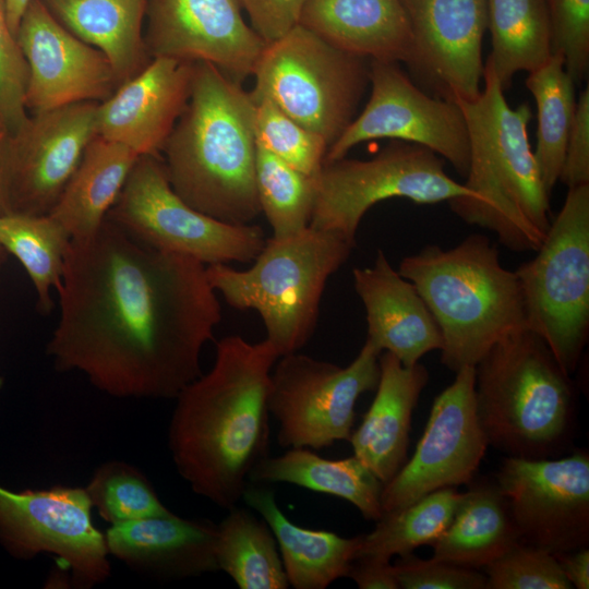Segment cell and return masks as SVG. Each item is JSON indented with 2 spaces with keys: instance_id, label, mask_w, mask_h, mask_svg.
<instances>
[{
  "instance_id": "obj_1",
  "label": "cell",
  "mask_w": 589,
  "mask_h": 589,
  "mask_svg": "<svg viewBox=\"0 0 589 589\" xmlns=\"http://www.w3.org/2000/svg\"><path fill=\"white\" fill-rule=\"evenodd\" d=\"M47 354L117 398L171 399L202 374L221 320L206 265L160 251L106 218L71 239Z\"/></svg>"
},
{
  "instance_id": "obj_2",
  "label": "cell",
  "mask_w": 589,
  "mask_h": 589,
  "mask_svg": "<svg viewBox=\"0 0 589 589\" xmlns=\"http://www.w3.org/2000/svg\"><path fill=\"white\" fill-rule=\"evenodd\" d=\"M278 358L266 339L224 337L211 370L175 398L168 429L173 464L196 494L221 508L236 506L251 470L268 456L267 397Z\"/></svg>"
},
{
  "instance_id": "obj_3",
  "label": "cell",
  "mask_w": 589,
  "mask_h": 589,
  "mask_svg": "<svg viewBox=\"0 0 589 589\" xmlns=\"http://www.w3.org/2000/svg\"><path fill=\"white\" fill-rule=\"evenodd\" d=\"M161 152L173 191L191 207L233 225L260 215L254 101L212 63L195 62L188 105Z\"/></svg>"
},
{
  "instance_id": "obj_4",
  "label": "cell",
  "mask_w": 589,
  "mask_h": 589,
  "mask_svg": "<svg viewBox=\"0 0 589 589\" xmlns=\"http://www.w3.org/2000/svg\"><path fill=\"white\" fill-rule=\"evenodd\" d=\"M469 136L464 185L472 196L448 201L466 224L494 232L513 252H536L551 225L546 191L528 139V104L512 108L486 59L483 88L473 99L457 98Z\"/></svg>"
},
{
  "instance_id": "obj_5",
  "label": "cell",
  "mask_w": 589,
  "mask_h": 589,
  "mask_svg": "<svg viewBox=\"0 0 589 589\" xmlns=\"http://www.w3.org/2000/svg\"><path fill=\"white\" fill-rule=\"evenodd\" d=\"M398 273L411 281L442 334L441 362L474 366L505 336L527 328L519 281L483 235L450 249L429 244L405 256Z\"/></svg>"
},
{
  "instance_id": "obj_6",
  "label": "cell",
  "mask_w": 589,
  "mask_h": 589,
  "mask_svg": "<svg viewBox=\"0 0 589 589\" xmlns=\"http://www.w3.org/2000/svg\"><path fill=\"white\" fill-rule=\"evenodd\" d=\"M476 407L489 446L508 457L550 458L566 444L575 388L546 344L528 328L496 344L474 365Z\"/></svg>"
},
{
  "instance_id": "obj_7",
  "label": "cell",
  "mask_w": 589,
  "mask_h": 589,
  "mask_svg": "<svg viewBox=\"0 0 589 589\" xmlns=\"http://www.w3.org/2000/svg\"><path fill=\"white\" fill-rule=\"evenodd\" d=\"M354 247L337 232L309 226L265 241L248 269L214 264L206 275L230 306L259 313L265 339L281 357L298 352L312 337L326 283Z\"/></svg>"
},
{
  "instance_id": "obj_8",
  "label": "cell",
  "mask_w": 589,
  "mask_h": 589,
  "mask_svg": "<svg viewBox=\"0 0 589 589\" xmlns=\"http://www.w3.org/2000/svg\"><path fill=\"white\" fill-rule=\"evenodd\" d=\"M534 253L515 271L526 325L570 375L589 334V183L568 188Z\"/></svg>"
},
{
  "instance_id": "obj_9",
  "label": "cell",
  "mask_w": 589,
  "mask_h": 589,
  "mask_svg": "<svg viewBox=\"0 0 589 589\" xmlns=\"http://www.w3.org/2000/svg\"><path fill=\"white\" fill-rule=\"evenodd\" d=\"M365 60L298 24L265 45L250 94L269 98L329 147L354 119L369 83Z\"/></svg>"
},
{
  "instance_id": "obj_10",
  "label": "cell",
  "mask_w": 589,
  "mask_h": 589,
  "mask_svg": "<svg viewBox=\"0 0 589 589\" xmlns=\"http://www.w3.org/2000/svg\"><path fill=\"white\" fill-rule=\"evenodd\" d=\"M107 218L147 245L206 266L253 262L266 241L259 226L228 224L191 207L156 155L139 156Z\"/></svg>"
},
{
  "instance_id": "obj_11",
  "label": "cell",
  "mask_w": 589,
  "mask_h": 589,
  "mask_svg": "<svg viewBox=\"0 0 589 589\" xmlns=\"http://www.w3.org/2000/svg\"><path fill=\"white\" fill-rule=\"evenodd\" d=\"M429 148L395 141L371 159L325 161L316 177V196L309 226L342 236L356 245L364 214L388 199L435 204L472 193L444 168Z\"/></svg>"
},
{
  "instance_id": "obj_12",
  "label": "cell",
  "mask_w": 589,
  "mask_h": 589,
  "mask_svg": "<svg viewBox=\"0 0 589 589\" xmlns=\"http://www.w3.org/2000/svg\"><path fill=\"white\" fill-rule=\"evenodd\" d=\"M382 352L365 340L345 368L298 352L278 358L267 397L281 447L321 449L350 438L359 397L374 390Z\"/></svg>"
},
{
  "instance_id": "obj_13",
  "label": "cell",
  "mask_w": 589,
  "mask_h": 589,
  "mask_svg": "<svg viewBox=\"0 0 589 589\" xmlns=\"http://www.w3.org/2000/svg\"><path fill=\"white\" fill-rule=\"evenodd\" d=\"M92 508L85 488L12 491L0 485V545L17 560L55 555L77 588L101 584L110 576L109 553Z\"/></svg>"
},
{
  "instance_id": "obj_14",
  "label": "cell",
  "mask_w": 589,
  "mask_h": 589,
  "mask_svg": "<svg viewBox=\"0 0 589 589\" xmlns=\"http://www.w3.org/2000/svg\"><path fill=\"white\" fill-rule=\"evenodd\" d=\"M399 62L371 59V95L364 109L328 147L325 161L346 157L362 142L392 139L424 146L466 178L469 136L460 107L419 88Z\"/></svg>"
},
{
  "instance_id": "obj_15",
  "label": "cell",
  "mask_w": 589,
  "mask_h": 589,
  "mask_svg": "<svg viewBox=\"0 0 589 589\" xmlns=\"http://www.w3.org/2000/svg\"><path fill=\"white\" fill-rule=\"evenodd\" d=\"M519 541L552 554L588 546L589 456L506 457L496 473Z\"/></svg>"
},
{
  "instance_id": "obj_16",
  "label": "cell",
  "mask_w": 589,
  "mask_h": 589,
  "mask_svg": "<svg viewBox=\"0 0 589 589\" xmlns=\"http://www.w3.org/2000/svg\"><path fill=\"white\" fill-rule=\"evenodd\" d=\"M455 374L453 383L435 397L412 457L383 484V514L474 479L489 446L477 414L474 366Z\"/></svg>"
},
{
  "instance_id": "obj_17",
  "label": "cell",
  "mask_w": 589,
  "mask_h": 589,
  "mask_svg": "<svg viewBox=\"0 0 589 589\" xmlns=\"http://www.w3.org/2000/svg\"><path fill=\"white\" fill-rule=\"evenodd\" d=\"M96 101L33 113L11 135L8 172L10 214L48 215L88 144L98 136Z\"/></svg>"
},
{
  "instance_id": "obj_18",
  "label": "cell",
  "mask_w": 589,
  "mask_h": 589,
  "mask_svg": "<svg viewBox=\"0 0 589 589\" xmlns=\"http://www.w3.org/2000/svg\"><path fill=\"white\" fill-rule=\"evenodd\" d=\"M400 1L411 35L405 63L413 77L434 97L476 98L483 79L486 0Z\"/></svg>"
},
{
  "instance_id": "obj_19",
  "label": "cell",
  "mask_w": 589,
  "mask_h": 589,
  "mask_svg": "<svg viewBox=\"0 0 589 589\" xmlns=\"http://www.w3.org/2000/svg\"><path fill=\"white\" fill-rule=\"evenodd\" d=\"M146 17L151 58L208 62L240 83L253 75L266 45L239 0H148Z\"/></svg>"
},
{
  "instance_id": "obj_20",
  "label": "cell",
  "mask_w": 589,
  "mask_h": 589,
  "mask_svg": "<svg viewBox=\"0 0 589 589\" xmlns=\"http://www.w3.org/2000/svg\"><path fill=\"white\" fill-rule=\"evenodd\" d=\"M16 39L28 68L25 105L33 113L104 101L119 86L106 56L64 27L43 0L29 2Z\"/></svg>"
},
{
  "instance_id": "obj_21",
  "label": "cell",
  "mask_w": 589,
  "mask_h": 589,
  "mask_svg": "<svg viewBox=\"0 0 589 589\" xmlns=\"http://www.w3.org/2000/svg\"><path fill=\"white\" fill-rule=\"evenodd\" d=\"M195 62L152 58L98 104V135L141 155L159 156L192 89Z\"/></svg>"
},
{
  "instance_id": "obj_22",
  "label": "cell",
  "mask_w": 589,
  "mask_h": 589,
  "mask_svg": "<svg viewBox=\"0 0 589 589\" xmlns=\"http://www.w3.org/2000/svg\"><path fill=\"white\" fill-rule=\"evenodd\" d=\"M352 276L365 310L366 340L375 348L392 353L406 366L441 350L442 334L424 300L382 250L372 265L354 268Z\"/></svg>"
},
{
  "instance_id": "obj_23",
  "label": "cell",
  "mask_w": 589,
  "mask_h": 589,
  "mask_svg": "<svg viewBox=\"0 0 589 589\" xmlns=\"http://www.w3.org/2000/svg\"><path fill=\"white\" fill-rule=\"evenodd\" d=\"M109 555L131 569L158 579L213 573L217 524L173 513L111 525L105 533Z\"/></svg>"
},
{
  "instance_id": "obj_24",
  "label": "cell",
  "mask_w": 589,
  "mask_h": 589,
  "mask_svg": "<svg viewBox=\"0 0 589 589\" xmlns=\"http://www.w3.org/2000/svg\"><path fill=\"white\" fill-rule=\"evenodd\" d=\"M378 364L375 397L349 441L353 456L385 484L408 459L412 412L429 372L421 363L406 366L387 351L380 354Z\"/></svg>"
},
{
  "instance_id": "obj_25",
  "label": "cell",
  "mask_w": 589,
  "mask_h": 589,
  "mask_svg": "<svg viewBox=\"0 0 589 589\" xmlns=\"http://www.w3.org/2000/svg\"><path fill=\"white\" fill-rule=\"evenodd\" d=\"M298 24L370 60L406 62L411 47L400 0H305Z\"/></svg>"
},
{
  "instance_id": "obj_26",
  "label": "cell",
  "mask_w": 589,
  "mask_h": 589,
  "mask_svg": "<svg viewBox=\"0 0 589 589\" xmlns=\"http://www.w3.org/2000/svg\"><path fill=\"white\" fill-rule=\"evenodd\" d=\"M242 498L271 528L289 585L296 589H324L347 577L361 536L344 538L293 524L278 507L274 492L257 483H248Z\"/></svg>"
},
{
  "instance_id": "obj_27",
  "label": "cell",
  "mask_w": 589,
  "mask_h": 589,
  "mask_svg": "<svg viewBox=\"0 0 589 589\" xmlns=\"http://www.w3.org/2000/svg\"><path fill=\"white\" fill-rule=\"evenodd\" d=\"M56 19L109 60L119 85L152 60L144 35L148 0H43Z\"/></svg>"
},
{
  "instance_id": "obj_28",
  "label": "cell",
  "mask_w": 589,
  "mask_h": 589,
  "mask_svg": "<svg viewBox=\"0 0 589 589\" xmlns=\"http://www.w3.org/2000/svg\"><path fill=\"white\" fill-rule=\"evenodd\" d=\"M139 156L125 145L96 136L49 215L71 239L92 235L117 202Z\"/></svg>"
},
{
  "instance_id": "obj_29",
  "label": "cell",
  "mask_w": 589,
  "mask_h": 589,
  "mask_svg": "<svg viewBox=\"0 0 589 589\" xmlns=\"http://www.w3.org/2000/svg\"><path fill=\"white\" fill-rule=\"evenodd\" d=\"M445 531L431 544L432 558L480 569L519 537L495 480L471 481Z\"/></svg>"
},
{
  "instance_id": "obj_30",
  "label": "cell",
  "mask_w": 589,
  "mask_h": 589,
  "mask_svg": "<svg viewBox=\"0 0 589 589\" xmlns=\"http://www.w3.org/2000/svg\"><path fill=\"white\" fill-rule=\"evenodd\" d=\"M252 483H291L314 492L329 494L351 503L369 520L383 515V483L356 456L326 459L315 453L291 448L276 457L266 456L251 470Z\"/></svg>"
},
{
  "instance_id": "obj_31",
  "label": "cell",
  "mask_w": 589,
  "mask_h": 589,
  "mask_svg": "<svg viewBox=\"0 0 589 589\" xmlns=\"http://www.w3.org/2000/svg\"><path fill=\"white\" fill-rule=\"evenodd\" d=\"M492 39L488 57L505 91L519 71L540 68L553 55L546 0H486Z\"/></svg>"
},
{
  "instance_id": "obj_32",
  "label": "cell",
  "mask_w": 589,
  "mask_h": 589,
  "mask_svg": "<svg viewBox=\"0 0 589 589\" xmlns=\"http://www.w3.org/2000/svg\"><path fill=\"white\" fill-rule=\"evenodd\" d=\"M217 524L216 560L240 589H285L289 582L276 539L264 521L243 508L228 509Z\"/></svg>"
},
{
  "instance_id": "obj_33",
  "label": "cell",
  "mask_w": 589,
  "mask_h": 589,
  "mask_svg": "<svg viewBox=\"0 0 589 589\" xmlns=\"http://www.w3.org/2000/svg\"><path fill=\"white\" fill-rule=\"evenodd\" d=\"M576 83L560 55L529 72L526 86L537 106L534 157L546 191L551 194L560 179L565 148L576 110Z\"/></svg>"
},
{
  "instance_id": "obj_34",
  "label": "cell",
  "mask_w": 589,
  "mask_h": 589,
  "mask_svg": "<svg viewBox=\"0 0 589 589\" xmlns=\"http://www.w3.org/2000/svg\"><path fill=\"white\" fill-rule=\"evenodd\" d=\"M462 494L444 488L384 513L370 533L361 534L356 558L390 561L394 555L405 556L421 545H431L450 524Z\"/></svg>"
},
{
  "instance_id": "obj_35",
  "label": "cell",
  "mask_w": 589,
  "mask_h": 589,
  "mask_svg": "<svg viewBox=\"0 0 589 589\" xmlns=\"http://www.w3.org/2000/svg\"><path fill=\"white\" fill-rule=\"evenodd\" d=\"M71 238L49 214L2 215L0 242L26 271L36 292L40 314L53 308L52 291L61 284L64 256Z\"/></svg>"
},
{
  "instance_id": "obj_36",
  "label": "cell",
  "mask_w": 589,
  "mask_h": 589,
  "mask_svg": "<svg viewBox=\"0 0 589 589\" xmlns=\"http://www.w3.org/2000/svg\"><path fill=\"white\" fill-rule=\"evenodd\" d=\"M255 181L261 213L274 238L309 227L316 196V177L286 164L256 142Z\"/></svg>"
},
{
  "instance_id": "obj_37",
  "label": "cell",
  "mask_w": 589,
  "mask_h": 589,
  "mask_svg": "<svg viewBox=\"0 0 589 589\" xmlns=\"http://www.w3.org/2000/svg\"><path fill=\"white\" fill-rule=\"evenodd\" d=\"M85 490L92 506L111 525L170 513L144 473L124 461L100 465Z\"/></svg>"
},
{
  "instance_id": "obj_38",
  "label": "cell",
  "mask_w": 589,
  "mask_h": 589,
  "mask_svg": "<svg viewBox=\"0 0 589 589\" xmlns=\"http://www.w3.org/2000/svg\"><path fill=\"white\" fill-rule=\"evenodd\" d=\"M252 99L256 142L297 170L317 177L325 163L327 142L286 115L269 98Z\"/></svg>"
},
{
  "instance_id": "obj_39",
  "label": "cell",
  "mask_w": 589,
  "mask_h": 589,
  "mask_svg": "<svg viewBox=\"0 0 589 589\" xmlns=\"http://www.w3.org/2000/svg\"><path fill=\"white\" fill-rule=\"evenodd\" d=\"M486 589H570L554 554L518 541L483 567Z\"/></svg>"
},
{
  "instance_id": "obj_40",
  "label": "cell",
  "mask_w": 589,
  "mask_h": 589,
  "mask_svg": "<svg viewBox=\"0 0 589 589\" xmlns=\"http://www.w3.org/2000/svg\"><path fill=\"white\" fill-rule=\"evenodd\" d=\"M551 24L552 51L564 60L575 83L589 68V0H546Z\"/></svg>"
},
{
  "instance_id": "obj_41",
  "label": "cell",
  "mask_w": 589,
  "mask_h": 589,
  "mask_svg": "<svg viewBox=\"0 0 589 589\" xmlns=\"http://www.w3.org/2000/svg\"><path fill=\"white\" fill-rule=\"evenodd\" d=\"M28 68L11 29L5 0H0V113L11 135L28 121L25 105Z\"/></svg>"
},
{
  "instance_id": "obj_42",
  "label": "cell",
  "mask_w": 589,
  "mask_h": 589,
  "mask_svg": "<svg viewBox=\"0 0 589 589\" xmlns=\"http://www.w3.org/2000/svg\"><path fill=\"white\" fill-rule=\"evenodd\" d=\"M402 589H486V576L469 568L434 558L422 560L412 553L392 564Z\"/></svg>"
},
{
  "instance_id": "obj_43",
  "label": "cell",
  "mask_w": 589,
  "mask_h": 589,
  "mask_svg": "<svg viewBox=\"0 0 589 589\" xmlns=\"http://www.w3.org/2000/svg\"><path fill=\"white\" fill-rule=\"evenodd\" d=\"M558 181L567 188L589 183V88L580 93Z\"/></svg>"
},
{
  "instance_id": "obj_44",
  "label": "cell",
  "mask_w": 589,
  "mask_h": 589,
  "mask_svg": "<svg viewBox=\"0 0 589 589\" xmlns=\"http://www.w3.org/2000/svg\"><path fill=\"white\" fill-rule=\"evenodd\" d=\"M252 28L272 43L298 25L305 0H239Z\"/></svg>"
},
{
  "instance_id": "obj_45",
  "label": "cell",
  "mask_w": 589,
  "mask_h": 589,
  "mask_svg": "<svg viewBox=\"0 0 589 589\" xmlns=\"http://www.w3.org/2000/svg\"><path fill=\"white\" fill-rule=\"evenodd\" d=\"M347 577L360 589H398L390 561L372 557L353 560Z\"/></svg>"
},
{
  "instance_id": "obj_46",
  "label": "cell",
  "mask_w": 589,
  "mask_h": 589,
  "mask_svg": "<svg viewBox=\"0 0 589 589\" xmlns=\"http://www.w3.org/2000/svg\"><path fill=\"white\" fill-rule=\"evenodd\" d=\"M563 574L573 588H589V550L588 546L569 552L554 554Z\"/></svg>"
},
{
  "instance_id": "obj_47",
  "label": "cell",
  "mask_w": 589,
  "mask_h": 589,
  "mask_svg": "<svg viewBox=\"0 0 589 589\" xmlns=\"http://www.w3.org/2000/svg\"><path fill=\"white\" fill-rule=\"evenodd\" d=\"M11 149V134L0 133V215H9L8 172Z\"/></svg>"
},
{
  "instance_id": "obj_48",
  "label": "cell",
  "mask_w": 589,
  "mask_h": 589,
  "mask_svg": "<svg viewBox=\"0 0 589 589\" xmlns=\"http://www.w3.org/2000/svg\"><path fill=\"white\" fill-rule=\"evenodd\" d=\"M31 1L32 0H5L9 23L15 36L21 19Z\"/></svg>"
},
{
  "instance_id": "obj_49",
  "label": "cell",
  "mask_w": 589,
  "mask_h": 589,
  "mask_svg": "<svg viewBox=\"0 0 589 589\" xmlns=\"http://www.w3.org/2000/svg\"><path fill=\"white\" fill-rule=\"evenodd\" d=\"M1 217L2 215H0V224H1ZM8 255H9L8 252L4 250V248L2 247L0 242V266H2V264L7 261Z\"/></svg>"
},
{
  "instance_id": "obj_50",
  "label": "cell",
  "mask_w": 589,
  "mask_h": 589,
  "mask_svg": "<svg viewBox=\"0 0 589 589\" xmlns=\"http://www.w3.org/2000/svg\"><path fill=\"white\" fill-rule=\"evenodd\" d=\"M1 132H8V130H7L4 120H3V118H2V116H1V113H0V133H1ZM8 133H9V132H8Z\"/></svg>"
},
{
  "instance_id": "obj_51",
  "label": "cell",
  "mask_w": 589,
  "mask_h": 589,
  "mask_svg": "<svg viewBox=\"0 0 589 589\" xmlns=\"http://www.w3.org/2000/svg\"><path fill=\"white\" fill-rule=\"evenodd\" d=\"M1 386H2V378L0 377V388H1Z\"/></svg>"
},
{
  "instance_id": "obj_52",
  "label": "cell",
  "mask_w": 589,
  "mask_h": 589,
  "mask_svg": "<svg viewBox=\"0 0 589 589\" xmlns=\"http://www.w3.org/2000/svg\"><path fill=\"white\" fill-rule=\"evenodd\" d=\"M1 267V266H0Z\"/></svg>"
}]
</instances>
